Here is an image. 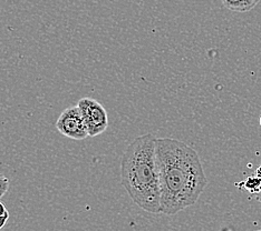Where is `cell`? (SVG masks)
<instances>
[{
	"label": "cell",
	"instance_id": "obj_1",
	"mask_svg": "<svg viewBox=\"0 0 261 231\" xmlns=\"http://www.w3.org/2000/svg\"><path fill=\"white\" fill-rule=\"evenodd\" d=\"M156 161L161 189V213L175 215L197 203L207 185L198 152L183 141L159 138Z\"/></svg>",
	"mask_w": 261,
	"mask_h": 231
},
{
	"label": "cell",
	"instance_id": "obj_2",
	"mask_svg": "<svg viewBox=\"0 0 261 231\" xmlns=\"http://www.w3.org/2000/svg\"><path fill=\"white\" fill-rule=\"evenodd\" d=\"M156 139L152 134L139 136L121 160L122 186L140 208L150 213H161Z\"/></svg>",
	"mask_w": 261,
	"mask_h": 231
},
{
	"label": "cell",
	"instance_id": "obj_3",
	"mask_svg": "<svg viewBox=\"0 0 261 231\" xmlns=\"http://www.w3.org/2000/svg\"><path fill=\"white\" fill-rule=\"evenodd\" d=\"M79 108L84 118L90 137H96L103 134L109 127V115L105 107L91 97L80 99Z\"/></svg>",
	"mask_w": 261,
	"mask_h": 231
},
{
	"label": "cell",
	"instance_id": "obj_4",
	"mask_svg": "<svg viewBox=\"0 0 261 231\" xmlns=\"http://www.w3.org/2000/svg\"><path fill=\"white\" fill-rule=\"evenodd\" d=\"M56 128L59 134L73 140L80 141L90 137L79 106L68 107L65 109L58 117Z\"/></svg>",
	"mask_w": 261,
	"mask_h": 231
},
{
	"label": "cell",
	"instance_id": "obj_5",
	"mask_svg": "<svg viewBox=\"0 0 261 231\" xmlns=\"http://www.w3.org/2000/svg\"><path fill=\"white\" fill-rule=\"evenodd\" d=\"M260 0H222L227 9L236 13H247L252 10L259 4Z\"/></svg>",
	"mask_w": 261,
	"mask_h": 231
},
{
	"label": "cell",
	"instance_id": "obj_6",
	"mask_svg": "<svg viewBox=\"0 0 261 231\" xmlns=\"http://www.w3.org/2000/svg\"><path fill=\"white\" fill-rule=\"evenodd\" d=\"M9 179L3 174H0V199H2L9 189Z\"/></svg>",
	"mask_w": 261,
	"mask_h": 231
},
{
	"label": "cell",
	"instance_id": "obj_7",
	"mask_svg": "<svg viewBox=\"0 0 261 231\" xmlns=\"http://www.w3.org/2000/svg\"><path fill=\"white\" fill-rule=\"evenodd\" d=\"M8 219H9V212L6 213V215H4V216H0V230H2L6 226Z\"/></svg>",
	"mask_w": 261,
	"mask_h": 231
},
{
	"label": "cell",
	"instance_id": "obj_8",
	"mask_svg": "<svg viewBox=\"0 0 261 231\" xmlns=\"http://www.w3.org/2000/svg\"><path fill=\"white\" fill-rule=\"evenodd\" d=\"M6 213H8V210L6 208V206L3 201H0V216H4Z\"/></svg>",
	"mask_w": 261,
	"mask_h": 231
},
{
	"label": "cell",
	"instance_id": "obj_9",
	"mask_svg": "<svg viewBox=\"0 0 261 231\" xmlns=\"http://www.w3.org/2000/svg\"><path fill=\"white\" fill-rule=\"evenodd\" d=\"M252 197H253L254 199H257V200L259 201V203H261V186H260L259 190H258L256 193L252 194Z\"/></svg>",
	"mask_w": 261,
	"mask_h": 231
},
{
	"label": "cell",
	"instance_id": "obj_10",
	"mask_svg": "<svg viewBox=\"0 0 261 231\" xmlns=\"http://www.w3.org/2000/svg\"><path fill=\"white\" fill-rule=\"evenodd\" d=\"M259 123H260V127H261V116H260V119H259Z\"/></svg>",
	"mask_w": 261,
	"mask_h": 231
},
{
	"label": "cell",
	"instance_id": "obj_11",
	"mask_svg": "<svg viewBox=\"0 0 261 231\" xmlns=\"http://www.w3.org/2000/svg\"><path fill=\"white\" fill-rule=\"evenodd\" d=\"M256 231H261V230H256Z\"/></svg>",
	"mask_w": 261,
	"mask_h": 231
}]
</instances>
